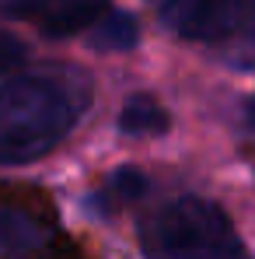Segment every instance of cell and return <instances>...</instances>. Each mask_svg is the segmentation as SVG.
Wrapping results in <instances>:
<instances>
[{"mask_svg": "<svg viewBox=\"0 0 255 259\" xmlns=\"http://www.w3.org/2000/svg\"><path fill=\"white\" fill-rule=\"evenodd\" d=\"M91 32V42L98 49H109V53H119V49H133L136 39H140V25L136 18L126 14V11H109L101 18H94L87 25Z\"/></svg>", "mask_w": 255, "mask_h": 259, "instance_id": "7", "label": "cell"}, {"mask_svg": "<svg viewBox=\"0 0 255 259\" xmlns=\"http://www.w3.org/2000/svg\"><path fill=\"white\" fill-rule=\"evenodd\" d=\"M248 116H252V126H255V98H252V105H248Z\"/></svg>", "mask_w": 255, "mask_h": 259, "instance_id": "10", "label": "cell"}, {"mask_svg": "<svg viewBox=\"0 0 255 259\" xmlns=\"http://www.w3.org/2000/svg\"><path fill=\"white\" fill-rule=\"evenodd\" d=\"M171 126L168 109L154 95H129L119 109V130L126 137H158Z\"/></svg>", "mask_w": 255, "mask_h": 259, "instance_id": "5", "label": "cell"}, {"mask_svg": "<svg viewBox=\"0 0 255 259\" xmlns=\"http://www.w3.org/2000/svg\"><path fill=\"white\" fill-rule=\"evenodd\" d=\"M87 105L91 81L77 70H35L0 84V165H28L56 151Z\"/></svg>", "mask_w": 255, "mask_h": 259, "instance_id": "1", "label": "cell"}, {"mask_svg": "<svg viewBox=\"0 0 255 259\" xmlns=\"http://www.w3.org/2000/svg\"><path fill=\"white\" fill-rule=\"evenodd\" d=\"M25 56H28V49H25V42H18L14 35L0 32V74H7L11 67H18V63H21Z\"/></svg>", "mask_w": 255, "mask_h": 259, "instance_id": "9", "label": "cell"}, {"mask_svg": "<svg viewBox=\"0 0 255 259\" xmlns=\"http://www.w3.org/2000/svg\"><path fill=\"white\" fill-rule=\"evenodd\" d=\"M0 14L39 21L45 35H77L101 14V0H0Z\"/></svg>", "mask_w": 255, "mask_h": 259, "instance_id": "4", "label": "cell"}, {"mask_svg": "<svg viewBox=\"0 0 255 259\" xmlns=\"http://www.w3.org/2000/svg\"><path fill=\"white\" fill-rule=\"evenodd\" d=\"M147 259H245V245L213 200L178 196L140 228Z\"/></svg>", "mask_w": 255, "mask_h": 259, "instance_id": "2", "label": "cell"}, {"mask_svg": "<svg viewBox=\"0 0 255 259\" xmlns=\"http://www.w3.org/2000/svg\"><path fill=\"white\" fill-rule=\"evenodd\" d=\"M39 242V221L25 210L4 207L0 210V259H18L25 256Z\"/></svg>", "mask_w": 255, "mask_h": 259, "instance_id": "6", "label": "cell"}, {"mask_svg": "<svg viewBox=\"0 0 255 259\" xmlns=\"http://www.w3.org/2000/svg\"><path fill=\"white\" fill-rule=\"evenodd\" d=\"M158 14L182 39L220 42V39L234 35L241 4L238 0H158Z\"/></svg>", "mask_w": 255, "mask_h": 259, "instance_id": "3", "label": "cell"}, {"mask_svg": "<svg viewBox=\"0 0 255 259\" xmlns=\"http://www.w3.org/2000/svg\"><path fill=\"white\" fill-rule=\"evenodd\" d=\"M143 189H147V179L136 168H119L98 193V203H133L136 196H143Z\"/></svg>", "mask_w": 255, "mask_h": 259, "instance_id": "8", "label": "cell"}]
</instances>
